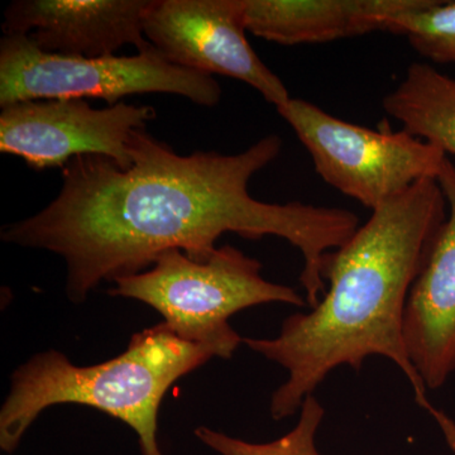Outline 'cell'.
Here are the masks:
<instances>
[{
    "label": "cell",
    "instance_id": "obj_1",
    "mask_svg": "<svg viewBox=\"0 0 455 455\" xmlns=\"http://www.w3.org/2000/svg\"><path fill=\"white\" fill-rule=\"evenodd\" d=\"M132 166L84 155L62 167V188L44 211L3 228L5 243L59 254L66 293L80 304L101 281L140 274L167 251L206 260L224 233L283 238L300 251L305 300L314 309L326 286L325 256L359 227L347 209L254 199L251 180L274 163L283 140L269 134L235 155L176 154L146 130L132 133Z\"/></svg>",
    "mask_w": 455,
    "mask_h": 455
},
{
    "label": "cell",
    "instance_id": "obj_3",
    "mask_svg": "<svg viewBox=\"0 0 455 455\" xmlns=\"http://www.w3.org/2000/svg\"><path fill=\"white\" fill-rule=\"evenodd\" d=\"M217 357L208 347L182 340L164 323L132 337L118 357L74 366L57 350L36 355L12 376L0 410V447L7 453L47 407L79 403L130 425L142 455H164L158 445V410L179 379Z\"/></svg>",
    "mask_w": 455,
    "mask_h": 455
},
{
    "label": "cell",
    "instance_id": "obj_12",
    "mask_svg": "<svg viewBox=\"0 0 455 455\" xmlns=\"http://www.w3.org/2000/svg\"><path fill=\"white\" fill-rule=\"evenodd\" d=\"M382 108L403 130L455 156V79L435 66L414 62Z\"/></svg>",
    "mask_w": 455,
    "mask_h": 455
},
{
    "label": "cell",
    "instance_id": "obj_2",
    "mask_svg": "<svg viewBox=\"0 0 455 455\" xmlns=\"http://www.w3.org/2000/svg\"><path fill=\"white\" fill-rule=\"evenodd\" d=\"M447 215L438 181L416 182L371 212L343 247L326 254L323 278L329 289L314 309L287 317L276 338L243 339L289 374L271 397L275 420L295 415L338 367L359 372L368 357L379 355L403 371L416 403L438 424L455 454V421L427 398L403 335L407 299Z\"/></svg>",
    "mask_w": 455,
    "mask_h": 455
},
{
    "label": "cell",
    "instance_id": "obj_9",
    "mask_svg": "<svg viewBox=\"0 0 455 455\" xmlns=\"http://www.w3.org/2000/svg\"><path fill=\"white\" fill-rule=\"evenodd\" d=\"M151 0H16L4 12V36H26L44 52L113 56L127 44H152L143 33Z\"/></svg>",
    "mask_w": 455,
    "mask_h": 455
},
{
    "label": "cell",
    "instance_id": "obj_6",
    "mask_svg": "<svg viewBox=\"0 0 455 455\" xmlns=\"http://www.w3.org/2000/svg\"><path fill=\"white\" fill-rule=\"evenodd\" d=\"M277 112L309 152L326 184L371 212L416 182L438 178L448 157L406 131H373L291 98Z\"/></svg>",
    "mask_w": 455,
    "mask_h": 455
},
{
    "label": "cell",
    "instance_id": "obj_11",
    "mask_svg": "<svg viewBox=\"0 0 455 455\" xmlns=\"http://www.w3.org/2000/svg\"><path fill=\"white\" fill-rule=\"evenodd\" d=\"M412 0H245L247 32L283 46L324 44L383 31Z\"/></svg>",
    "mask_w": 455,
    "mask_h": 455
},
{
    "label": "cell",
    "instance_id": "obj_14",
    "mask_svg": "<svg viewBox=\"0 0 455 455\" xmlns=\"http://www.w3.org/2000/svg\"><path fill=\"white\" fill-rule=\"evenodd\" d=\"M298 424L286 435L269 443H250L233 438L227 434L197 427L196 435L206 447L220 455H320L315 445V436L325 409L314 395L305 398Z\"/></svg>",
    "mask_w": 455,
    "mask_h": 455
},
{
    "label": "cell",
    "instance_id": "obj_7",
    "mask_svg": "<svg viewBox=\"0 0 455 455\" xmlns=\"http://www.w3.org/2000/svg\"><path fill=\"white\" fill-rule=\"evenodd\" d=\"M244 12L245 0H151L143 33L167 61L239 80L277 109L291 97L245 37Z\"/></svg>",
    "mask_w": 455,
    "mask_h": 455
},
{
    "label": "cell",
    "instance_id": "obj_10",
    "mask_svg": "<svg viewBox=\"0 0 455 455\" xmlns=\"http://www.w3.org/2000/svg\"><path fill=\"white\" fill-rule=\"evenodd\" d=\"M448 215L407 299L403 335L412 366L427 388L455 373V164L445 158L436 178Z\"/></svg>",
    "mask_w": 455,
    "mask_h": 455
},
{
    "label": "cell",
    "instance_id": "obj_13",
    "mask_svg": "<svg viewBox=\"0 0 455 455\" xmlns=\"http://www.w3.org/2000/svg\"><path fill=\"white\" fill-rule=\"evenodd\" d=\"M383 31L403 36L434 64L455 65V0H412L386 18Z\"/></svg>",
    "mask_w": 455,
    "mask_h": 455
},
{
    "label": "cell",
    "instance_id": "obj_4",
    "mask_svg": "<svg viewBox=\"0 0 455 455\" xmlns=\"http://www.w3.org/2000/svg\"><path fill=\"white\" fill-rule=\"evenodd\" d=\"M113 283L109 295L145 302L182 340L208 347L224 359L232 358L243 341L230 326V316L271 302L307 304L292 287L266 280L259 259L229 244L203 262L179 250L167 251L149 269Z\"/></svg>",
    "mask_w": 455,
    "mask_h": 455
},
{
    "label": "cell",
    "instance_id": "obj_8",
    "mask_svg": "<svg viewBox=\"0 0 455 455\" xmlns=\"http://www.w3.org/2000/svg\"><path fill=\"white\" fill-rule=\"evenodd\" d=\"M156 110L121 103L94 109L83 99L29 100L2 108L0 152L31 169L64 167L77 156H106L122 169L132 166V133L146 130Z\"/></svg>",
    "mask_w": 455,
    "mask_h": 455
},
{
    "label": "cell",
    "instance_id": "obj_5",
    "mask_svg": "<svg viewBox=\"0 0 455 455\" xmlns=\"http://www.w3.org/2000/svg\"><path fill=\"white\" fill-rule=\"evenodd\" d=\"M147 92L180 95L200 107L218 106L220 84L167 61L154 46L136 56L86 59L44 52L26 36L0 41V107L29 100L101 99L109 106Z\"/></svg>",
    "mask_w": 455,
    "mask_h": 455
}]
</instances>
